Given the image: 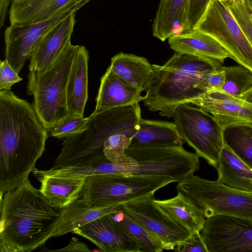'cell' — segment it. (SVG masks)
<instances>
[{
  "instance_id": "6da1fadb",
  "label": "cell",
  "mask_w": 252,
  "mask_h": 252,
  "mask_svg": "<svg viewBox=\"0 0 252 252\" xmlns=\"http://www.w3.org/2000/svg\"><path fill=\"white\" fill-rule=\"evenodd\" d=\"M48 135L32 104L10 90L0 91V197L35 168Z\"/></svg>"
},
{
  "instance_id": "7a4b0ae2",
  "label": "cell",
  "mask_w": 252,
  "mask_h": 252,
  "mask_svg": "<svg viewBox=\"0 0 252 252\" xmlns=\"http://www.w3.org/2000/svg\"><path fill=\"white\" fill-rule=\"evenodd\" d=\"M0 244L5 252H31L53 237L62 208L54 206L28 178L0 198Z\"/></svg>"
},
{
  "instance_id": "3957f363",
  "label": "cell",
  "mask_w": 252,
  "mask_h": 252,
  "mask_svg": "<svg viewBox=\"0 0 252 252\" xmlns=\"http://www.w3.org/2000/svg\"><path fill=\"white\" fill-rule=\"evenodd\" d=\"M220 61L175 52L163 65L152 64L153 74L146 95L144 105L152 112L172 117L176 108L205 94L201 88L202 80L222 66Z\"/></svg>"
},
{
  "instance_id": "277c9868",
  "label": "cell",
  "mask_w": 252,
  "mask_h": 252,
  "mask_svg": "<svg viewBox=\"0 0 252 252\" xmlns=\"http://www.w3.org/2000/svg\"><path fill=\"white\" fill-rule=\"evenodd\" d=\"M141 118L138 103L93 113L88 117L84 130L64 139L51 168L95 166L108 161L103 152L106 138L113 131Z\"/></svg>"
},
{
  "instance_id": "5b68a950",
  "label": "cell",
  "mask_w": 252,
  "mask_h": 252,
  "mask_svg": "<svg viewBox=\"0 0 252 252\" xmlns=\"http://www.w3.org/2000/svg\"><path fill=\"white\" fill-rule=\"evenodd\" d=\"M126 154V159L122 162L108 160L101 163V174L163 176L179 183L199 168V157L183 147H128Z\"/></svg>"
},
{
  "instance_id": "8992f818",
  "label": "cell",
  "mask_w": 252,
  "mask_h": 252,
  "mask_svg": "<svg viewBox=\"0 0 252 252\" xmlns=\"http://www.w3.org/2000/svg\"><path fill=\"white\" fill-rule=\"evenodd\" d=\"M79 47L70 43L46 70L30 71L28 75L27 93L33 96L32 105L46 130L70 114L67 85Z\"/></svg>"
},
{
  "instance_id": "52a82bcc",
  "label": "cell",
  "mask_w": 252,
  "mask_h": 252,
  "mask_svg": "<svg viewBox=\"0 0 252 252\" xmlns=\"http://www.w3.org/2000/svg\"><path fill=\"white\" fill-rule=\"evenodd\" d=\"M175 182L170 177L141 176L121 174L88 176L82 197L91 205L105 207L154 196L159 189Z\"/></svg>"
},
{
  "instance_id": "ba28073f",
  "label": "cell",
  "mask_w": 252,
  "mask_h": 252,
  "mask_svg": "<svg viewBox=\"0 0 252 252\" xmlns=\"http://www.w3.org/2000/svg\"><path fill=\"white\" fill-rule=\"evenodd\" d=\"M206 219L228 215L252 219V192L228 187L218 180L209 181L192 174L176 186Z\"/></svg>"
},
{
  "instance_id": "9c48e42d",
  "label": "cell",
  "mask_w": 252,
  "mask_h": 252,
  "mask_svg": "<svg viewBox=\"0 0 252 252\" xmlns=\"http://www.w3.org/2000/svg\"><path fill=\"white\" fill-rule=\"evenodd\" d=\"M190 104L178 106L172 118L181 138L216 169L224 145L223 128L210 113Z\"/></svg>"
},
{
  "instance_id": "30bf717a",
  "label": "cell",
  "mask_w": 252,
  "mask_h": 252,
  "mask_svg": "<svg viewBox=\"0 0 252 252\" xmlns=\"http://www.w3.org/2000/svg\"><path fill=\"white\" fill-rule=\"evenodd\" d=\"M193 29L214 38L229 58L252 71V44L223 2L211 0Z\"/></svg>"
},
{
  "instance_id": "8fae6325",
  "label": "cell",
  "mask_w": 252,
  "mask_h": 252,
  "mask_svg": "<svg viewBox=\"0 0 252 252\" xmlns=\"http://www.w3.org/2000/svg\"><path fill=\"white\" fill-rule=\"evenodd\" d=\"M201 235L208 252H252V219L228 215L206 219Z\"/></svg>"
},
{
  "instance_id": "7c38bea8",
  "label": "cell",
  "mask_w": 252,
  "mask_h": 252,
  "mask_svg": "<svg viewBox=\"0 0 252 252\" xmlns=\"http://www.w3.org/2000/svg\"><path fill=\"white\" fill-rule=\"evenodd\" d=\"M154 196L120 205L121 210L155 236L163 250H174L190 233L164 214L154 202Z\"/></svg>"
},
{
  "instance_id": "4fadbf2b",
  "label": "cell",
  "mask_w": 252,
  "mask_h": 252,
  "mask_svg": "<svg viewBox=\"0 0 252 252\" xmlns=\"http://www.w3.org/2000/svg\"><path fill=\"white\" fill-rule=\"evenodd\" d=\"M77 9L65 11L47 20L34 23L12 24L4 32L5 59L19 74L39 38L52 26Z\"/></svg>"
},
{
  "instance_id": "5bb4252c",
  "label": "cell",
  "mask_w": 252,
  "mask_h": 252,
  "mask_svg": "<svg viewBox=\"0 0 252 252\" xmlns=\"http://www.w3.org/2000/svg\"><path fill=\"white\" fill-rule=\"evenodd\" d=\"M76 11L58 21L39 38L30 56V71L46 70L71 43Z\"/></svg>"
},
{
  "instance_id": "9a60e30c",
  "label": "cell",
  "mask_w": 252,
  "mask_h": 252,
  "mask_svg": "<svg viewBox=\"0 0 252 252\" xmlns=\"http://www.w3.org/2000/svg\"><path fill=\"white\" fill-rule=\"evenodd\" d=\"M111 213L76 228L72 232L88 239L101 252H140L138 243L116 222Z\"/></svg>"
},
{
  "instance_id": "2e32d148",
  "label": "cell",
  "mask_w": 252,
  "mask_h": 252,
  "mask_svg": "<svg viewBox=\"0 0 252 252\" xmlns=\"http://www.w3.org/2000/svg\"><path fill=\"white\" fill-rule=\"evenodd\" d=\"M189 103L212 115L223 128L239 123L252 124V104L223 92L205 93Z\"/></svg>"
},
{
  "instance_id": "e0dca14e",
  "label": "cell",
  "mask_w": 252,
  "mask_h": 252,
  "mask_svg": "<svg viewBox=\"0 0 252 252\" xmlns=\"http://www.w3.org/2000/svg\"><path fill=\"white\" fill-rule=\"evenodd\" d=\"M90 0H23L12 2L10 24L34 23L51 19L70 9H79Z\"/></svg>"
},
{
  "instance_id": "ac0fdd59",
  "label": "cell",
  "mask_w": 252,
  "mask_h": 252,
  "mask_svg": "<svg viewBox=\"0 0 252 252\" xmlns=\"http://www.w3.org/2000/svg\"><path fill=\"white\" fill-rule=\"evenodd\" d=\"M141 91L116 74L109 66L101 77L94 113L142 101Z\"/></svg>"
},
{
  "instance_id": "d6986e66",
  "label": "cell",
  "mask_w": 252,
  "mask_h": 252,
  "mask_svg": "<svg viewBox=\"0 0 252 252\" xmlns=\"http://www.w3.org/2000/svg\"><path fill=\"white\" fill-rule=\"evenodd\" d=\"M190 0H160L153 24V35L162 41L192 29L189 21Z\"/></svg>"
},
{
  "instance_id": "ffe728a7",
  "label": "cell",
  "mask_w": 252,
  "mask_h": 252,
  "mask_svg": "<svg viewBox=\"0 0 252 252\" xmlns=\"http://www.w3.org/2000/svg\"><path fill=\"white\" fill-rule=\"evenodd\" d=\"M171 49L180 54L208 58L223 63L228 55L214 38L195 29L170 36Z\"/></svg>"
},
{
  "instance_id": "44dd1931",
  "label": "cell",
  "mask_w": 252,
  "mask_h": 252,
  "mask_svg": "<svg viewBox=\"0 0 252 252\" xmlns=\"http://www.w3.org/2000/svg\"><path fill=\"white\" fill-rule=\"evenodd\" d=\"M41 183L39 189L55 207L63 208L82 197L87 178L45 175L32 171Z\"/></svg>"
},
{
  "instance_id": "7402d4cb",
  "label": "cell",
  "mask_w": 252,
  "mask_h": 252,
  "mask_svg": "<svg viewBox=\"0 0 252 252\" xmlns=\"http://www.w3.org/2000/svg\"><path fill=\"white\" fill-rule=\"evenodd\" d=\"M89 51L80 46L73 61L66 89L68 110L70 114L84 116L88 99Z\"/></svg>"
},
{
  "instance_id": "603a6c76",
  "label": "cell",
  "mask_w": 252,
  "mask_h": 252,
  "mask_svg": "<svg viewBox=\"0 0 252 252\" xmlns=\"http://www.w3.org/2000/svg\"><path fill=\"white\" fill-rule=\"evenodd\" d=\"M165 146L183 147L176 124L141 118L128 147Z\"/></svg>"
},
{
  "instance_id": "cb8c5ba5",
  "label": "cell",
  "mask_w": 252,
  "mask_h": 252,
  "mask_svg": "<svg viewBox=\"0 0 252 252\" xmlns=\"http://www.w3.org/2000/svg\"><path fill=\"white\" fill-rule=\"evenodd\" d=\"M120 205L93 206L87 200L81 197L62 208L58 227L53 237L72 232L75 229L100 217L120 210Z\"/></svg>"
},
{
  "instance_id": "d4e9b609",
  "label": "cell",
  "mask_w": 252,
  "mask_h": 252,
  "mask_svg": "<svg viewBox=\"0 0 252 252\" xmlns=\"http://www.w3.org/2000/svg\"><path fill=\"white\" fill-rule=\"evenodd\" d=\"M154 203L174 221L186 228L190 233L201 232L206 218L198 209L183 194L171 198L154 199Z\"/></svg>"
},
{
  "instance_id": "484cf974",
  "label": "cell",
  "mask_w": 252,
  "mask_h": 252,
  "mask_svg": "<svg viewBox=\"0 0 252 252\" xmlns=\"http://www.w3.org/2000/svg\"><path fill=\"white\" fill-rule=\"evenodd\" d=\"M110 67L118 75L140 91H146L153 74L152 65L144 57L119 53L111 59Z\"/></svg>"
},
{
  "instance_id": "4316f807",
  "label": "cell",
  "mask_w": 252,
  "mask_h": 252,
  "mask_svg": "<svg viewBox=\"0 0 252 252\" xmlns=\"http://www.w3.org/2000/svg\"><path fill=\"white\" fill-rule=\"evenodd\" d=\"M216 169L218 180L223 185L234 189L252 192V170L225 144Z\"/></svg>"
},
{
  "instance_id": "83f0119b",
  "label": "cell",
  "mask_w": 252,
  "mask_h": 252,
  "mask_svg": "<svg viewBox=\"0 0 252 252\" xmlns=\"http://www.w3.org/2000/svg\"><path fill=\"white\" fill-rule=\"evenodd\" d=\"M224 143L252 170V124L239 123L223 129Z\"/></svg>"
},
{
  "instance_id": "f1b7e54d",
  "label": "cell",
  "mask_w": 252,
  "mask_h": 252,
  "mask_svg": "<svg viewBox=\"0 0 252 252\" xmlns=\"http://www.w3.org/2000/svg\"><path fill=\"white\" fill-rule=\"evenodd\" d=\"M116 222L138 243L140 252H160L161 243L143 226L120 210L111 213Z\"/></svg>"
},
{
  "instance_id": "f546056e",
  "label": "cell",
  "mask_w": 252,
  "mask_h": 252,
  "mask_svg": "<svg viewBox=\"0 0 252 252\" xmlns=\"http://www.w3.org/2000/svg\"><path fill=\"white\" fill-rule=\"evenodd\" d=\"M225 73L222 92L240 98L252 89V71L241 65L222 66Z\"/></svg>"
},
{
  "instance_id": "4dcf8cb0",
  "label": "cell",
  "mask_w": 252,
  "mask_h": 252,
  "mask_svg": "<svg viewBox=\"0 0 252 252\" xmlns=\"http://www.w3.org/2000/svg\"><path fill=\"white\" fill-rule=\"evenodd\" d=\"M88 118L70 114L46 130L49 136L65 139L84 130Z\"/></svg>"
},
{
  "instance_id": "1f68e13d",
  "label": "cell",
  "mask_w": 252,
  "mask_h": 252,
  "mask_svg": "<svg viewBox=\"0 0 252 252\" xmlns=\"http://www.w3.org/2000/svg\"><path fill=\"white\" fill-rule=\"evenodd\" d=\"M174 250L179 252H208L199 231L190 233L186 239L177 245Z\"/></svg>"
},
{
  "instance_id": "d6a6232c",
  "label": "cell",
  "mask_w": 252,
  "mask_h": 252,
  "mask_svg": "<svg viewBox=\"0 0 252 252\" xmlns=\"http://www.w3.org/2000/svg\"><path fill=\"white\" fill-rule=\"evenodd\" d=\"M222 66L208 74L202 80L200 87L205 93L216 91L222 92L225 73Z\"/></svg>"
},
{
  "instance_id": "836d02e7",
  "label": "cell",
  "mask_w": 252,
  "mask_h": 252,
  "mask_svg": "<svg viewBox=\"0 0 252 252\" xmlns=\"http://www.w3.org/2000/svg\"><path fill=\"white\" fill-rule=\"evenodd\" d=\"M0 90H10L14 84L23 79L18 75L6 60L0 62Z\"/></svg>"
},
{
  "instance_id": "e575fe53",
  "label": "cell",
  "mask_w": 252,
  "mask_h": 252,
  "mask_svg": "<svg viewBox=\"0 0 252 252\" xmlns=\"http://www.w3.org/2000/svg\"><path fill=\"white\" fill-rule=\"evenodd\" d=\"M211 0H190L189 21L193 29L204 13Z\"/></svg>"
},
{
  "instance_id": "d590c367",
  "label": "cell",
  "mask_w": 252,
  "mask_h": 252,
  "mask_svg": "<svg viewBox=\"0 0 252 252\" xmlns=\"http://www.w3.org/2000/svg\"><path fill=\"white\" fill-rule=\"evenodd\" d=\"M49 251V250H46ZM50 252H91L88 247L84 243L79 242L75 238H73L66 247L59 250L51 251Z\"/></svg>"
},
{
  "instance_id": "8d00e7d4",
  "label": "cell",
  "mask_w": 252,
  "mask_h": 252,
  "mask_svg": "<svg viewBox=\"0 0 252 252\" xmlns=\"http://www.w3.org/2000/svg\"><path fill=\"white\" fill-rule=\"evenodd\" d=\"M11 0H0V27L4 24L8 13V7L11 4Z\"/></svg>"
},
{
  "instance_id": "74e56055",
  "label": "cell",
  "mask_w": 252,
  "mask_h": 252,
  "mask_svg": "<svg viewBox=\"0 0 252 252\" xmlns=\"http://www.w3.org/2000/svg\"><path fill=\"white\" fill-rule=\"evenodd\" d=\"M241 28L252 44V22L249 18L243 20L239 24Z\"/></svg>"
},
{
  "instance_id": "f35d334b",
  "label": "cell",
  "mask_w": 252,
  "mask_h": 252,
  "mask_svg": "<svg viewBox=\"0 0 252 252\" xmlns=\"http://www.w3.org/2000/svg\"><path fill=\"white\" fill-rule=\"evenodd\" d=\"M240 98L247 102L252 104V89L243 94Z\"/></svg>"
},
{
  "instance_id": "ab89813d",
  "label": "cell",
  "mask_w": 252,
  "mask_h": 252,
  "mask_svg": "<svg viewBox=\"0 0 252 252\" xmlns=\"http://www.w3.org/2000/svg\"><path fill=\"white\" fill-rule=\"evenodd\" d=\"M245 4L252 11V0H243Z\"/></svg>"
},
{
  "instance_id": "60d3db41",
  "label": "cell",
  "mask_w": 252,
  "mask_h": 252,
  "mask_svg": "<svg viewBox=\"0 0 252 252\" xmlns=\"http://www.w3.org/2000/svg\"><path fill=\"white\" fill-rule=\"evenodd\" d=\"M217 0L221 2H223V3H225V2L230 1L231 0Z\"/></svg>"
},
{
  "instance_id": "b9f144b4",
  "label": "cell",
  "mask_w": 252,
  "mask_h": 252,
  "mask_svg": "<svg viewBox=\"0 0 252 252\" xmlns=\"http://www.w3.org/2000/svg\"><path fill=\"white\" fill-rule=\"evenodd\" d=\"M21 0H11L12 2L19 1H21Z\"/></svg>"
}]
</instances>
